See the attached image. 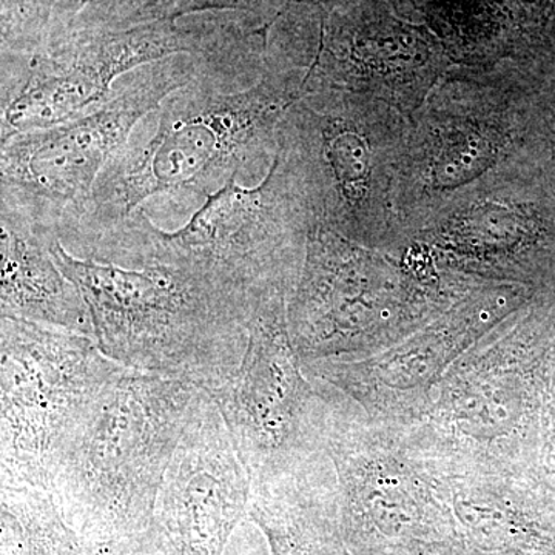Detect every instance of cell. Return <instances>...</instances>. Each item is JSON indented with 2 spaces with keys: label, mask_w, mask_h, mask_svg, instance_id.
<instances>
[{
  "label": "cell",
  "mask_w": 555,
  "mask_h": 555,
  "mask_svg": "<svg viewBox=\"0 0 555 555\" xmlns=\"http://www.w3.org/2000/svg\"><path fill=\"white\" fill-rule=\"evenodd\" d=\"M302 79L297 69L266 60L261 78L240 89L206 65L134 127L61 243L82 257L155 196L178 204L190 196L207 199L232 181L268 173L280 120L305 96Z\"/></svg>",
  "instance_id": "6da1fadb"
},
{
  "label": "cell",
  "mask_w": 555,
  "mask_h": 555,
  "mask_svg": "<svg viewBox=\"0 0 555 555\" xmlns=\"http://www.w3.org/2000/svg\"><path fill=\"white\" fill-rule=\"evenodd\" d=\"M51 254L87 302L98 346L120 366L204 390L240 367L257 313L210 281L171 266L79 258L60 238Z\"/></svg>",
  "instance_id": "7a4b0ae2"
},
{
  "label": "cell",
  "mask_w": 555,
  "mask_h": 555,
  "mask_svg": "<svg viewBox=\"0 0 555 555\" xmlns=\"http://www.w3.org/2000/svg\"><path fill=\"white\" fill-rule=\"evenodd\" d=\"M310 230L297 179L276 150L259 184L230 182L181 229H160L139 210L94 241L83 258L188 270L258 313L272 299L291 297Z\"/></svg>",
  "instance_id": "3957f363"
},
{
  "label": "cell",
  "mask_w": 555,
  "mask_h": 555,
  "mask_svg": "<svg viewBox=\"0 0 555 555\" xmlns=\"http://www.w3.org/2000/svg\"><path fill=\"white\" fill-rule=\"evenodd\" d=\"M203 389L124 369L62 459L54 500L91 555L147 529Z\"/></svg>",
  "instance_id": "277c9868"
},
{
  "label": "cell",
  "mask_w": 555,
  "mask_h": 555,
  "mask_svg": "<svg viewBox=\"0 0 555 555\" xmlns=\"http://www.w3.org/2000/svg\"><path fill=\"white\" fill-rule=\"evenodd\" d=\"M411 119L360 94H306L278 126V153L312 218L367 248L408 246L400 218Z\"/></svg>",
  "instance_id": "5b68a950"
},
{
  "label": "cell",
  "mask_w": 555,
  "mask_h": 555,
  "mask_svg": "<svg viewBox=\"0 0 555 555\" xmlns=\"http://www.w3.org/2000/svg\"><path fill=\"white\" fill-rule=\"evenodd\" d=\"M188 20L54 33L36 53H2L0 142L96 112L119 78L153 62L188 54L215 68H236L246 61L250 38L238 17Z\"/></svg>",
  "instance_id": "8992f818"
},
{
  "label": "cell",
  "mask_w": 555,
  "mask_h": 555,
  "mask_svg": "<svg viewBox=\"0 0 555 555\" xmlns=\"http://www.w3.org/2000/svg\"><path fill=\"white\" fill-rule=\"evenodd\" d=\"M537 86L513 69L452 68L409 116L400 198L408 241L440 208L511 160L550 147Z\"/></svg>",
  "instance_id": "52a82bcc"
},
{
  "label": "cell",
  "mask_w": 555,
  "mask_h": 555,
  "mask_svg": "<svg viewBox=\"0 0 555 555\" xmlns=\"http://www.w3.org/2000/svg\"><path fill=\"white\" fill-rule=\"evenodd\" d=\"M124 366L96 339L0 317V480L53 489L64 455Z\"/></svg>",
  "instance_id": "ba28073f"
},
{
  "label": "cell",
  "mask_w": 555,
  "mask_h": 555,
  "mask_svg": "<svg viewBox=\"0 0 555 555\" xmlns=\"http://www.w3.org/2000/svg\"><path fill=\"white\" fill-rule=\"evenodd\" d=\"M385 0L310 5L292 0L295 30L269 33L268 57L302 73L306 94H360L411 116L452 64L425 24L403 20Z\"/></svg>",
  "instance_id": "9c48e42d"
},
{
  "label": "cell",
  "mask_w": 555,
  "mask_h": 555,
  "mask_svg": "<svg viewBox=\"0 0 555 555\" xmlns=\"http://www.w3.org/2000/svg\"><path fill=\"white\" fill-rule=\"evenodd\" d=\"M203 61L178 54L122 76L100 109L0 142V207L56 233L78 224L109 159L145 116L195 79Z\"/></svg>",
  "instance_id": "30bf717a"
},
{
  "label": "cell",
  "mask_w": 555,
  "mask_h": 555,
  "mask_svg": "<svg viewBox=\"0 0 555 555\" xmlns=\"http://www.w3.org/2000/svg\"><path fill=\"white\" fill-rule=\"evenodd\" d=\"M287 299L275 298L248 327L246 353L214 398L251 488L315 465L327 440L326 412L299 374Z\"/></svg>",
  "instance_id": "8fae6325"
},
{
  "label": "cell",
  "mask_w": 555,
  "mask_h": 555,
  "mask_svg": "<svg viewBox=\"0 0 555 555\" xmlns=\"http://www.w3.org/2000/svg\"><path fill=\"white\" fill-rule=\"evenodd\" d=\"M250 499L246 467L203 389L147 529L112 555H222Z\"/></svg>",
  "instance_id": "7c38bea8"
},
{
  "label": "cell",
  "mask_w": 555,
  "mask_h": 555,
  "mask_svg": "<svg viewBox=\"0 0 555 555\" xmlns=\"http://www.w3.org/2000/svg\"><path fill=\"white\" fill-rule=\"evenodd\" d=\"M397 269L326 229L310 230L297 286L287 298V328L298 356L345 352L377 313V295H396Z\"/></svg>",
  "instance_id": "4fadbf2b"
},
{
  "label": "cell",
  "mask_w": 555,
  "mask_h": 555,
  "mask_svg": "<svg viewBox=\"0 0 555 555\" xmlns=\"http://www.w3.org/2000/svg\"><path fill=\"white\" fill-rule=\"evenodd\" d=\"M551 0H426L416 9L440 40L452 68H513L539 83L537 72L554 17Z\"/></svg>",
  "instance_id": "5bb4252c"
},
{
  "label": "cell",
  "mask_w": 555,
  "mask_h": 555,
  "mask_svg": "<svg viewBox=\"0 0 555 555\" xmlns=\"http://www.w3.org/2000/svg\"><path fill=\"white\" fill-rule=\"evenodd\" d=\"M0 317L94 339L87 302L51 254L56 233L7 207H0Z\"/></svg>",
  "instance_id": "9a60e30c"
},
{
  "label": "cell",
  "mask_w": 555,
  "mask_h": 555,
  "mask_svg": "<svg viewBox=\"0 0 555 555\" xmlns=\"http://www.w3.org/2000/svg\"><path fill=\"white\" fill-rule=\"evenodd\" d=\"M0 492L2 555H91L62 517L53 492L7 485Z\"/></svg>",
  "instance_id": "2e32d148"
},
{
  "label": "cell",
  "mask_w": 555,
  "mask_h": 555,
  "mask_svg": "<svg viewBox=\"0 0 555 555\" xmlns=\"http://www.w3.org/2000/svg\"><path fill=\"white\" fill-rule=\"evenodd\" d=\"M61 0H0L2 53L31 54L46 46Z\"/></svg>",
  "instance_id": "e0dca14e"
},
{
  "label": "cell",
  "mask_w": 555,
  "mask_h": 555,
  "mask_svg": "<svg viewBox=\"0 0 555 555\" xmlns=\"http://www.w3.org/2000/svg\"><path fill=\"white\" fill-rule=\"evenodd\" d=\"M292 0H153L139 16V24L179 21L199 14H240L272 30Z\"/></svg>",
  "instance_id": "ac0fdd59"
},
{
  "label": "cell",
  "mask_w": 555,
  "mask_h": 555,
  "mask_svg": "<svg viewBox=\"0 0 555 555\" xmlns=\"http://www.w3.org/2000/svg\"><path fill=\"white\" fill-rule=\"evenodd\" d=\"M153 0H61L49 36L75 30H102L138 25ZM47 36V39H49Z\"/></svg>",
  "instance_id": "d6986e66"
},
{
  "label": "cell",
  "mask_w": 555,
  "mask_h": 555,
  "mask_svg": "<svg viewBox=\"0 0 555 555\" xmlns=\"http://www.w3.org/2000/svg\"><path fill=\"white\" fill-rule=\"evenodd\" d=\"M540 113L547 142L555 147V83L540 93Z\"/></svg>",
  "instance_id": "ffe728a7"
},
{
  "label": "cell",
  "mask_w": 555,
  "mask_h": 555,
  "mask_svg": "<svg viewBox=\"0 0 555 555\" xmlns=\"http://www.w3.org/2000/svg\"><path fill=\"white\" fill-rule=\"evenodd\" d=\"M294 2L310 3V5H324V3L338 2V0H294ZM385 2L390 3L393 10L398 11L404 9V7H414L416 10L423 2H426V0H385Z\"/></svg>",
  "instance_id": "44dd1931"
},
{
  "label": "cell",
  "mask_w": 555,
  "mask_h": 555,
  "mask_svg": "<svg viewBox=\"0 0 555 555\" xmlns=\"http://www.w3.org/2000/svg\"><path fill=\"white\" fill-rule=\"evenodd\" d=\"M551 2H555V0H551Z\"/></svg>",
  "instance_id": "7402d4cb"
}]
</instances>
